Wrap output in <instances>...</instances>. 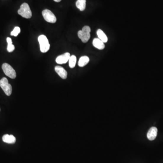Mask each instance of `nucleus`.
<instances>
[{
	"instance_id": "0eeeda50",
	"label": "nucleus",
	"mask_w": 163,
	"mask_h": 163,
	"mask_svg": "<svg viewBox=\"0 0 163 163\" xmlns=\"http://www.w3.org/2000/svg\"><path fill=\"white\" fill-rule=\"evenodd\" d=\"M70 54L69 53H66L62 55L58 56L56 59V62L58 64H64L66 63L69 60Z\"/></svg>"
},
{
	"instance_id": "9b49d317",
	"label": "nucleus",
	"mask_w": 163,
	"mask_h": 163,
	"mask_svg": "<svg viewBox=\"0 0 163 163\" xmlns=\"http://www.w3.org/2000/svg\"><path fill=\"white\" fill-rule=\"evenodd\" d=\"M2 141L5 143L13 144L16 142V138L14 135H9L8 134H6L2 137Z\"/></svg>"
},
{
	"instance_id": "4468645a",
	"label": "nucleus",
	"mask_w": 163,
	"mask_h": 163,
	"mask_svg": "<svg viewBox=\"0 0 163 163\" xmlns=\"http://www.w3.org/2000/svg\"><path fill=\"white\" fill-rule=\"evenodd\" d=\"M77 7L81 11H83L86 8V0H77L76 3Z\"/></svg>"
},
{
	"instance_id": "20e7f679",
	"label": "nucleus",
	"mask_w": 163,
	"mask_h": 163,
	"mask_svg": "<svg viewBox=\"0 0 163 163\" xmlns=\"http://www.w3.org/2000/svg\"><path fill=\"white\" fill-rule=\"evenodd\" d=\"M0 87H1L7 96H10L12 94V85L9 84L8 80L6 78H3L0 80Z\"/></svg>"
},
{
	"instance_id": "f8f14e48",
	"label": "nucleus",
	"mask_w": 163,
	"mask_h": 163,
	"mask_svg": "<svg viewBox=\"0 0 163 163\" xmlns=\"http://www.w3.org/2000/svg\"><path fill=\"white\" fill-rule=\"evenodd\" d=\"M97 35H98L99 39L101 41H102L103 42L106 43L108 41V38L106 36V35L105 34L104 32H103L101 29H99L97 30Z\"/></svg>"
},
{
	"instance_id": "2eb2a0df",
	"label": "nucleus",
	"mask_w": 163,
	"mask_h": 163,
	"mask_svg": "<svg viewBox=\"0 0 163 163\" xmlns=\"http://www.w3.org/2000/svg\"><path fill=\"white\" fill-rule=\"evenodd\" d=\"M69 61V66H70V68H72V69L75 68L77 62L76 57L74 55L70 56Z\"/></svg>"
},
{
	"instance_id": "423d86ee",
	"label": "nucleus",
	"mask_w": 163,
	"mask_h": 163,
	"mask_svg": "<svg viewBox=\"0 0 163 163\" xmlns=\"http://www.w3.org/2000/svg\"><path fill=\"white\" fill-rule=\"evenodd\" d=\"M42 15L44 20L47 22L51 23H54L56 22L57 20L56 17L50 10L48 9L43 10L42 12Z\"/></svg>"
},
{
	"instance_id": "1a4fd4ad",
	"label": "nucleus",
	"mask_w": 163,
	"mask_h": 163,
	"mask_svg": "<svg viewBox=\"0 0 163 163\" xmlns=\"http://www.w3.org/2000/svg\"><path fill=\"white\" fill-rule=\"evenodd\" d=\"M55 71L62 79H66L68 73L66 70L62 67L60 66H56L55 67Z\"/></svg>"
},
{
	"instance_id": "6ab92c4d",
	"label": "nucleus",
	"mask_w": 163,
	"mask_h": 163,
	"mask_svg": "<svg viewBox=\"0 0 163 163\" xmlns=\"http://www.w3.org/2000/svg\"><path fill=\"white\" fill-rule=\"evenodd\" d=\"M54 1H55V2H60L61 1V0H54Z\"/></svg>"
},
{
	"instance_id": "39448f33",
	"label": "nucleus",
	"mask_w": 163,
	"mask_h": 163,
	"mask_svg": "<svg viewBox=\"0 0 163 163\" xmlns=\"http://www.w3.org/2000/svg\"><path fill=\"white\" fill-rule=\"evenodd\" d=\"M2 69L5 75L8 77L14 79L17 77V73L14 69L9 64L4 63L2 64Z\"/></svg>"
},
{
	"instance_id": "aec40b11",
	"label": "nucleus",
	"mask_w": 163,
	"mask_h": 163,
	"mask_svg": "<svg viewBox=\"0 0 163 163\" xmlns=\"http://www.w3.org/2000/svg\"><path fill=\"white\" fill-rule=\"evenodd\" d=\"M0 111H1V109H0Z\"/></svg>"
},
{
	"instance_id": "a211bd4d",
	"label": "nucleus",
	"mask_w": 163,
	"mask_h": 163,
	"mask_svg": "<svg viewBox=\"0 0 163 163\" xmlns=\"http://www.w3.org/2000/svg\"><path fill=\"white\" fill-rule=\"evenodd\" d=\"M7 41L8 44H12V39L10 38V37L7 38Z\"/></svg>"
},
{
	"instance_id": "ddd939ff",
	"label": "nucleus",
	"mask_w": 163,
	"mask_h": 163,
	"mask_svg": "<svg viewBox=\"0 0 163 163\" xmlns=\"http://www.w3.org/2000/svg\"><path fill=\"white\" fill-rule=\"evenodd\" d=\"M89 62V58L87 56L81 57L78 61V65L80 67H83Z\"/></svg>"
},
{
	"instance_id": "9d476101",
	"label": "nucleus",
	"mask_w": 163,
	"mask_h": 163,
	"mask_svg": "<svg viewBox=\"0 0 163 163\" xmlns=\"http://www.w3.org/2000/svg\"><path fill=\"white\" fill-rule=\"evenodd\" d=\"M93 44L94 47L100 50H102L105 48L104 43L99 38H95L93 40Z\"/></svg>"
},
{
	"instance_id": "f3484780",
	"label": "nucleus",
	"mask_w": 163,
	"mask_h": 163,
	"mask_svg": "<svg viewBox=\"0 0 163 163\" xmlns=\"http://www.w3.org/2000/svg\"><path fill=\"white\" fill-rule=\"evenodd\" d=\"M14 46L13 44H8L7 50L9 52H12L14 50Z\"/></svg>"
},
{
	"instance_id": "6e6552de",
	"label": "nucleus",
	"mask_w": 163,
	"mask_h": 163,
	"mask_svg": "<svg viewBox=\"0 0 163 163\" xmlns=\"http://www.w3.org/2000/svg\"><path fill=\"white\" fill-rule=\"evenodd\" d=\"M158 129L156 127H152L150 129L147 134V137L150 141H153L157 135Z\"/></svg>"
},
{
	"instance_id": "f03ea898",
	"label": "nucleus",
	"mask_w": 163,
	"mask_h": 163,
	"mask_svg": "<svg viewBox=\"0 0 163 163\" xmlns=\"http://www.w3.org/2000/svg\"><path fill=\"white\" fill-rule=\"evenodd\" d=\"M18 13L23 17L30 19L32 17V12L30 7L27 3H24L20 6V8L18 11Z\"/></svg>"
},
{
	"instance_id": "f257e3e1",
	"label": "nucleus",
	"mask_w": 163,
	"mask_h": 163,
	"mask_svg": "<svg viewBox=\"0 0 163 163\" xmlns=\"http://www.w3.org/2000/svg\"><path fill=\"white\" fill-rule=\"evenodd\" d=\"M91 28L88 26H85L83 28L82 30L78 31V37L81 39L83 42L85 43L90 39Z\"/></svg>"
},
{
	"instance_id": "7ed1b4c3",
	"label": "nucleus",
	"mask_w": 163,
	"mask_h": 163,
	"mask_svg": "<svg viewBox=\"0 0 163 163\" xmlns=\"http://www.w3.org/2000/svg\"><path fill=\"white\" fill-rule=\"evenodd\" d=\"M38 41L40 43L41 52L42 53L48 52L50 48V44L46 36L43 35L39 36Z\"/></svg>"
},
{
	"instance_id": "dca6fc26",
	"label": "nucleus",
	"mask_w": 163,
	"mask_h": 163,
	"mask_svg": "<svg viewBox=\"0 0 163 163\" xmlns=\"http://www.w3.org/2000/svg\"><path fill=\"white\" fill-rule=\"evenodd\" d=\"M20 32V29L18 26H16L14 27L13 30L11 32V35L12 36H17L19 35Z\"/></svg>"
}]
</instances>
